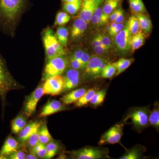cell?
<instances>
[{
    "instance_id": "44dd1931",
    "label": "cell",
    "mask_w": 159,
    "mask_h": 159,
    "mask_svg": "<svg viewBox=\"0 0 159 159\" xmlns=\"http://www.w3.org/2000/svg\"><path fill=\"white\" fill-rule=\"evenodd\" d=\"M145 41V34L142 31L131 35L130 42L131 50L133 52L136 51L144 44Z\"/></svg>"
},
{
    "instance_id": "ee69618b",
    "label": "cell",
    "mask_w": 159,
    "mask_h": 159,
    "mask_svg": "<svg viewBox=\"0 0 159 159\" xmlns=\"http://www.w3.org/2000/svg\"><path fill=\"white\" fill-rule=\"evenodd\" d=\"M91 56L87 52L84 51L82 57L80 59L79 61L80 63V64L81 66H82L84 70H85L86 66L88 63Z\"/></svg>"
},
{
    "instance_id": "60d3db41",
    "label": "cell",
    "mask_w": 159,
    "mask_h": 159,
    "mask_svg": "<svg viewBox=\"0 0 159 159\" xmlns=\"http://www.w3.org/2000/svg\"><path fill=\"white\" fill-rule=\"evenodd\" d=\"M26 154L24 151H16L14 152L9 155L8 159H25Z\"/></svg>"
},
{
    "instance_id": "e575fe53",
    "label": "cell",
    "mask_w": 159,
    "mask_h": 159,
    "mask_svg": "<svg viewBox=\"0 0 159 159\" xmlns=\"http://www.w3.org/2000/svg\"><path fill=\"white\" fill-rule=\"evenodd\" d=\"M71 17L65 11H60L57 13L55 19V25L63 26L70 21Z\"/></svg>"
},
{
    "instance_id": "8992f818",
    "label": "cell",
    "mask_w": 159,
    "mask_h": 159,
    "mask_svg": "<svg viewBox=\"0 0 159 159\" xmlns=\"http://www.w3.org/2000/svg\"><path fill=\"white\" fill-rule=\"evenodd\" d=\"M74 158L77 159H101L107 158L108 149L92 146H86L72 152Z\"/></svg>"
},
{
    "instance_id": "5b68a950",
    "label": "cell",
    "mask_w": 159,
    "mask_h": 159,
    "mask_svg": "<svg viewBox=\"0 0 159 159\" xmlns=\"http://www.w3.org/2000/svg\"><path fill=\"white\" fill-rule=\"evenodd\" d=\"M65 55L48 59L46 63L43 80H45L49 77L61 75L66 70L68 65V60Z\"/></svg>"
},
{
    "instance_id": "d6a6232c",
    "label": "cell",
    "mask_w": 159,
    "mask_h": 159,
    "mask_svg": "<svg viewBox=\"0 0 159 159\" xmlns=\"http://www.w3.org/2000/svg\"><path fill=\"white\" fill-rule=\"evenodd\" d=\"M116 68L113 63H108L103 69L99 77L104 78H111L116 75Z\"/></svg>"
},
{
    "instance_id": "1f68e13d",
    "label": "cell",
    "mask_w": 159,
    "mask_h": 159,
    "mask_svg": "<svg viewBox=\"0 0 159 159\" xmlns=\"http://www.w3.org/2000/svg\"><path fill=\"white\" fill-rule=\"evenodd\" d=\"M81 2L63 3V9L68 14L74 15L80 10Z\"/></svg>"
},
{
    "instance_id": "f907efd6",
    "label": "cell",
    "mask_w": 159,
    "mask_h": 159,
    "mask_svg": "<svg viewBox=\"0 0 159 159\" xmlns=\"http://www.w3.org/2000/svg\"><path fill=\"white\" fill-rule=\"evenodd\" d=\"M38 157L36 155L34 154L32 152H31V153L28 154H26L25 159H38Z\"/></svg>"
},
{
    "instance_id": "681fc988",
    "label": "cell",
    "mask_w": 159,
    "mask_h": 159,
    "mask_svg": "<svg viewBox=\"0 0 159 159\" xmlns=\"http://www.w3.org/2000/svg\"><path fill=\"white\" fill-rule=\"evenodd\" d=\"M92 45L93 48V47H96V46H103L102 45V44H101V42H100V40H99L98 35H97V36H95V37L93 39V40H92Z\"/></svg>"
},
{
    "instance_id": "e0dca14e",
    "label": "cell",
    "mask_w": 159,
    "mask_h": 159,
    "mask_svg": "<svg viewBox=\"0 0 159 159\" xmlns=\"http://www.w3.org/2000/svg\"><path fill=\"white\" fill-rule=\"evenodd\" d=\"M145 146L137 145L125 151L119 159H139L143 157V153L146 151Z\"/></svg>"
},
{
    "instance_id": "9a60e30c",
    "label": "cell",
    "mask_w": 159,
    "mask_h": 159,
    "mask_svg": "<svg viewBox=\"0 0 159 159\" xmlns=\"http://www.w3.org/2000/svg\"><path fill=\"white\" fill-rule=\"evenodd\" d=\"M107 61L105 58H103L101 56L96 55L91 56L88 63L86 66L85 68V73L91 76H95V73L99 66L102 62Z\"/></svg>"
},
{
    "instance_id": "f546056e",
    "label": "cell",
    "mask_w": 159,
    "mask_h": 159,
    "mask_svg": "<svg viewBox=\"0 0 159 159\" xmlns=\"http://www.w3.org/2000/svg\"><path fill=\"white\" fill-rule=\"evenodd\" d=\"M121 0H104L102 7L104 14L109 16L110 14L117 9Z\"/></svg>"
},
{
    "instance_id": "9c48e42d",
    "label": "cell",
    "mask_w": 159,
    "mask_h": 159,
    "mask_svg": "<svg viewBox=\"0 0 159 159\" xmlns=\"http://www.w3.org/2000/svg\"><path fill=\"white\" fill-rule=\"evenodd\" d=\"M104 0H82L80 11L77 18L85 21L88 24L90 22L94 11L101 6Z\"/></svg>"
},
{
    "instance_id": "d590c367",
    "label": "cell",
    "mask_w": 159,
    "mask_h": 159,
    "mask_svg": "<svg viewBox=\"0 0 159 159\" xmlns=\"http://www.w3.org/2000/svg\"><path fill=\"white\" fill-rule=\"evenodd\" d=\"M62 77L64 81H65L74 79L76 77H81V74L80 70L70 67V68L66 70L64 75Z\"/></svg>"
},
{
    "instance_id": "5bb4252c",
    "label": "cell",
    "mask_w": 159,
    "mask_h": 159,
    "mask_svg": "<svg viewBox=\"0 0 159 159\" xmlns=\"http://www.w3.org/2000/svg\"><path fill=\"white\" fill-rule=\"evenodd\" d=\"M19 147L20 143L14 138L8 137L0 150V155L5 159H8L9 155L17 151Z\"/></svg>"
},
{
    "instance_id": "cb8c5ba5",
    "label": "cell",
    "mask_w": 159,
    "mask_h": 159,
    "mask_svg": "<svg viewBox=\"0 0 159 159\" xmlns=\"http://www.w3.org/2000/svg\"><path fill=\"white\" fill-rule=\"evenodd\" d=\"M125 25L131 35H134L142 31L139 25V20L134 14L132 15L129 18Z\"/></svg>"
},
{
    "instance_id": "7dc6e473",
    "label": "cell",
    "mask_w": 159,
    "mask_h": 159,
    "mask_svg": "<svg viewBox=\"0 0 159 159\" xmlns=\"http://www.w3.org/2000/svg\"><path fill=\"white\" fill-rule=\"evenodd\" d=\"M124 19H125V13H124V11L122 9L114 22L117 24L122 23L124 22Z\"/></svg>"
},
{
    "instance_id": "836d02e7",
    "label": "cell",
    "mask_w": 159,
    "mask_h": 159,
    "mask_svg": "<svg viewBox=\"0 0 159 159\" xmlns=\"http://www.w3.org/2000/svg\"><path fill=\"white\" fill-rule=\"evenodd\" d=\"M81 82V77L64 81L63 92H67L75 89L80 85Z\"/></svg>"
},
{
    "instance_id": "603a6c76",
    "label": "cell",
    "mask_w": 159,
    "mask_h": 159,
    "mask_svg": "<svg viewBox=\"0 0 159 159\" xmlns=\"http://www.w3.org/2000/svg\"><path fill=\"white\" fill-rule=\"evenodd\" d=\"M39 135L40 143L46 145L49 142L54 141V139L49 132L46 122L42 123L39 129Z\"/></svg>"
},
{
    "instance_id": "52a82bcc",
    "label": "cell",
    "mask_w": 159,
    "mask_h": 159,
    "mask_svg": "<svg viewBox=\"0 0 159 159\" xmlns=\"http://www.w3.org/2000/svg\"><path fill=\"white\" fill-rule=\"evenodd\" d=\"M123 124H116L102 135L98 144L102 145L119 143L123 135Z\"/></svg>"
},
{
    "instance_id": "f1b7e54d",
    "label": "cell",
    "mask_w": 159,
    "mask_h": 159,
    "mask_svg": "<svg viewBox=\"0 0 159 159\" xmlns=\"http://www.w3.org/2000/svg\"><path fill=\"white\" fill-rule=\"evenodd\" d=\"M106 94L107 90L104 89L97 91L90 101V104L93 107L101 105L105 99Z\"/></svg>"
},
{
    "instance_id": "d6986e66",
    "label": "cell",
    "mask_w": 159,
    "mask_h": 159,
    "mask_svg": "<svg viewBox=\"0 0 159 159\" xmlns=\"http://www.w3.org/2000/svg\"><path fill=\"white\" fill-rule=\"evenodd\" d=\"M139 20L141 31L145 34H148L152 29V23L148 16L144 14L133 12Z\"/></svg>"
},
{
    "instance_id": "7402d4cb",
    "label": "cell",
    "mask_w": 159,
    "mask_h": 159,
    "mask_svg": "<svg viewBox=\"0 0 159 159\" xmlns=\"http://www.w3.org/2000/svg\"><path fill=\"white\" fill-rule=\"evenodd\" d=\"M27 119L23 115L18 116L11 122V129L12 133L18 134L27 125Z\"/></svg>"
},
{
    "instance_id": "4fadbf2b",
    "label": "cell",
    "mask_w": 159,
    "mask_h": 159,
    "mask_svg": "<svg viewBox=\"0 0 159 159\" xmlns=\"http://www.w3.org/2000/svg\"><path fill=\"white\" fill-rule=\"evenodd\" d=\"M42 122H31L27 124L19 133V140L21 145H25V142L31 135L39 130Z\"/></svg>"
},
{
    "instance_id": "30bf717a",
    "label": "cell",
    "mask_w": 159,
    "mask_h": 159,
    "mask_svg": "<svg viewBox=\"0 0 159 159\" xmlns=\"http://www.w3.org/2000/svg\"><path fill=\"white\" fill-rule=\"evenodd\" d=\"M131 36L125 25L123 29L114 37L113 43L117 51L125 54L130 50Z\"/></svg>"
},
{
    "instance_id": "8d00e7d4",
    "label": "cell",
    "mask_w": 159,
    "mask_h": 159,
    "mask_svg": "<svg viewBox=\"0 0 159 159\" xmlns=\"http://www.w3.org/2000/svg\"><path fill=\"white\" fill-rule=\"evenodd\" d=\"M26 142L27 143V147L31 151L34 146H36L40 143L39 130L31 135L27 139Z\"/></svg>"
},
{
    "instance_id": "bcb514c9",
    "label": "cell",
    "mask_w": 159,
    "mask_h": 159,
    "mask_svg": "<svg viewBox=\"0 0 159 159\" xmlns=\"http://www.w3.org/2000/svg\"><path fill=\"white\" fill-rule=\"evenodd\" d=\"M122 9V8H121V7H119V8H117L116 9H115L114 11H113L110 14L109 19L112 22L115 21V20L116 19L118 15L120 13V11H121Z\"/></svg>"
},
{
    "instance_id": "4316f807",
    "label": "cell",
    "mask_w": 159,
    "mask_h": 159,
    "mask_svg": "<svg viewBox=\"0 0 159 159\" xmlns=\"http://www.w3.org/2000/svg\"><path fill=\"white\" fill-rule=\"evenodd\" d=\"M56 36L60 43L63 47H66L68 40L69 31L68 29L62 26H59L56 31Z\"/></svg>"
},
{
    "instance_id": "8fae6325",
    "label": "cell",
    "mask_w": 159,
    "mask_h": 159,
    "mask_svg": "<svg viewBox=\"0 0 159 159\" xmlns=\"http://www.w3.org/2000/svg\"><path fill=\"white\" fill-rule=\"evenodd\" d=\"M43 86L39 87L28 97L25 103L24 111L27 116H30L35 110L38 102L43 95Z\"/></svg>"
},
{
    "instance_id": "3957f363",
    "label": "cell",
    "mask_w": 159,
    "mask_h": 159,
    "mask_svg": "<svg viewBox=\"0 0 159 159\" xmlns=\"http://www.w3.org/2000/svg\"><path fill=\"white\" fill-rule=\"evenodd\" d=\"M42 39L47 60L66 55L63 46L60 43L52 29L47 28L43 33Z\"/></svg>"
},
{
    "instance_id": "ac0fdd59",
    "label": "cell",
    "mask_w": 159,
    "mask_h": 159,
    "mask_svg": "<svg viewBox=\"0 0 159 159\" xmlns=\"http://www.w3.org/2000/svg\"><path fill=\"white\" fill-rule=\"evenodd\" d=\"M87 90V89L84 88L74 90L63 96L62 98H61V100L62 103L66 105L74 103L82 97Z\"/></svg>"
},
{
    "instance_id": "ba28073f",
    "label": "cell",
    "mask_w": 159,
    "mask_h": 159,
    "mask_svg": "<svg viewBox=\"0 0 159 159\" xmlns=\"http://www.w3.org/2000/svg\"><path fill=\"white\" fill-rule=\"evenodd\" d=\"M63 78L61 75L49 77L46 80L43 86L44 95H59L63 92Z\"/></svg>"
},
{
    "instance_id": "ab89813d",
    "label": "cell",
    "mask_w": 159,
    "mask_h": 159,
    "mask_svg": "<svg viewBox=\"0 0 159 159\" xmlns=\"http://www.w3.org/2000/svg\"><path fill=\"white\" fill-rule=\"evenodd\" d=\"M68 65L70 66V67L72 68L79 70H84L80 63L79 61L76 59L72 55L70 57V59L68 60Z\"/></svg>"
},
{
    "instance_id": "277c9868",
    "label": "cell",
    "mask_w": 159,
    "mask_h": 159,
    "mask_svg": "<svg viewBox=\"0 0 159 159\" xmlns=\"http://www.w3.org/2000/svg\"><path fill=\"white\" fill-rule=\"evenodd\" d=\"M149 107H133L131 109L124 119L125 122L128 119L131 120L133 128L138 132L140 133L148 125Z\"/></svg>"
},
{
    "instance_id": "484cf974",
    "label": "cell",
    "mask_w": 159,
    "mask_h": 159,
    "mask_svg": "<svg viewBox=\"0 0 159 159\" xmlns=\"http://www.w3.org/2000/svg\"><path fill=\"white\" fill-rule=\"evenodd\" d=\"M97 92V89H91L87 90L82 97L75 102V106L77 107H80L87 105Z\"/></svg>"
},
{
    "instance_id": "74e56055",
    "label": "cell",
    "mask_w": 159,
    "mask_h": 159,
    "mask_svg": "<svg viewBox=\"0 0 159 159\" xmlns=\"http://www.w3.org/2000/svg\"><path fill=\"white\" fill-rule=\"evenodd\" d=\"M109 17H99L93 15L91 17L90 22L94 26L97 27L104 25L108 23Z\"/></svg>"
},
{
    "instance_id": "f35d334b",
    "label": "cell",
    "mask_w": 159,
    "mask_h": 159,
    "mask_svg": "<svg viewBox=\"0 0 159 159\" xmlns=\"http://www.w3.org/2000/svg\"><path fill=\"white\" fill-rule=\"evenodd\" d=\"M97 35L100 40L101 44L107 48L109 50L112 47V43L110 39L108 36L104 34H99Z\"/></svg>"
},
{
    "instance_id": "d4e9b609",
    "label": "cell",
    "mask_w": 159,
    "mask_h": 159,
    "mask_svg": "<svg viewBox=\"0 0 159 159\" xmlns=\"http://www.w3.org/2000/svg\"><path fill=\"white\" fill-rule=\"evenodd\" d=\"M134 59L133 58H122L119 59L116 62L113 63V65L116 68V76H118L119 74H122L134 62Z\"/></svg>"
},
{
    "instance_id": "7c38bea8",
    "label": "cell",
    "mask_w": 159,
    "mask_h": 159,
    "mask_svg": "<svg viewBox=\"0 0 159 159\" xmlns=\"http://www.w3.org/2000/svg\"><path fill=\"white\" fill-rule=\"evenodd\" d=\"M66 109L67 107L62 102L57 100H52L48 102L43 107L39 117L47 116Z\"/></svg>"
},
{
    "instance_id": "b9f144b4",
    "label": "cell",
    "mask_w": 159,
    "mask_h": 159,
    "mask_svg": "<svg viewBox=\"0 0 159 159\" xmlns=\"http://www.w3.org/2000/svg\"><path fill=\"white\" fill-rule=\"evenodd\" d=\"M94 52L99 56H104L108 54L109 49L107 48L104 46H99L93 47Z\"/></svg>"
},
{
    "instance_id": "7a4b0ae2",
    "label": "cell",
    "mask_w": 159,
    "mask_h": 159,
    "mask_svg": "<svg viewBox=\"0 0 159 159\" xmlns=\"http://www.w3.org/2000/svg\"><path fill=\"white\" fill-rule=\"evenodd\" d=\"M22 88V86L10 73L5 59L0 54V98L3 109L6 105V95L9 91Z\"/></svg>"
},
{
    "instance_id": "c3c4849f",
    "label": "cell",
    "mask_w": 159,
    "mask_h": 159,
    "mask_svg": "<svg viewBox=\"0 0 159 159\" xmlns=\"http://www.w3.org/2000/svg\"><path fill=\"white\" fill-rule=\"evenodd\" d=\"M84 51L82 49H78L74 52L72 56L75 57L76 59L79 60L82 57Z\"/></svg>"
},
{
    "instance_id": "816d5d0a",
    "label": "cell",
    "mask_w": 159,
    "mask_h": 159,
    "mask_svg": "<svg viewBox=\"0 0 159 159\" xmlns=\"http://www.w3.org/2000/svg\"><path fill=\"white\" fill-rule=\"evenodd\" d=\"M63 3H77L82 2V0H61Z\"/></svg>"
},
{
    "instance_id": "f5cc1de1",
    "label": "cell",
    "mask_w": 159,
    "mask_h": 159,
    "mask_svg": "<svg viewBox=\"0 0 159 159\" xmlns=\"http://www.w3.org/2000/svg\"><path fill=\"white\" fill-rule=\"evenodd\" d=\"M116 25L117 23H116L115 22H113L110 25L108 31H110V30H111V29H112L113 28H115V27H116Z\"/></svg>"
},
{
    "instance_id": "f6af8a7d",
    "label": "cell",
    "mask_w": 159,
    "mask_h": 159,
    "mask_svg": "<svg viewBox=\"0 0 159 159\" xmlns=\"http://www.w3.org/2000/svg\"><path fill=\"white\" fill-rule=\"evenodd\" d=\"M46 154H47V150H46L45 145L42 144L40 147L35 152V154L38 157H39L40 158L45 159Z\"/></svg>"
},
{
    "instance_id": "83f0119b",
    "label": "cell",
    "mask_w": 159,
    "mask_h": 159,
    "mask_svg": "<svg viewBox=\"0 0 159 159\" xmlns=\"http://www.w3.org/2000/svg\"><path fill=\"white\" fill-rule=\"evenodd\" d=\"M129 7L133 12L144 14L147 12L142 0H128Z\"/></svg>"
},
{
    "instance_id": "ffe728a7",
    "label": "cell",
    "mask_w": 159,
    "mask_h": 159,
    "mask_svg": "<svg viewBox=\"0 0 159 159\" xmlns=\"http://www.w3.org/2000/svg\"><path fill=\"white\" fill-rule=\"evenodd\" d=\"M148 125L152 126L158 131L159 129V102H156L152 110L149 112L148 116Z\"/></svg>"
},
{
    "instance_id": "7bdbcfd3",
    "label": "cell",
    "mask_w": 159,
    "mask_h": 159,
    "mask_svg": "<svg viewBox=\"0 0 159 159\" xmlns=\"http://www.w3.org/2000/svg\"><path fill=\"white\" fill-rule=\"evenodd\" d=\"M125 25L122 23H119V24H117L116 25L115 28H113L110 31H108L109 33L110 34L111 36L112 37H115L117 34L120 32L121 30L123 29V28L125 27Z\"/></svg>"
},
{
    "instance_id": "6da1fadb",
    "label": "cell",
    "mask_w": 159,
    "mask_h": 159,
    "mask_svg": "<svg viewBox=\"0 0 159 159\" xmlns=\"http://www.w3.org/2000/svg\"><path fill=\"white\" fill-rule=\"evenodd\" d=\"M27 0H0V28L9 30L14 26Z\"/></svg>"
},
{
    "instance_id": "2e32d148",
    "label": "cell",
    "mask_w": 159,
    "mask_h": 159,
    "mask_svg": "<svg viewBox=\"0 0 159 159\" xmlns=\"http://www.w3.org/2000/svg\"><path fill=\"white\" fill-rule=\"evenodd\" d=\"M88 24L85 21L77 18L74 21L71 29V38L76 39L82 36L87 28Z\"/></svg>"
},
{
    "instance_id": "4dcf8cb0",
    "label": "cell",
    "mask_w": 159,
    "mask_h": 159,
    "mask_svg": "<svg viewBox=\"0 0 159 159\" xmlns=\"http://www.w3.org/2000/svg\"><path fill=\"white\" fill-rule=\"evenodd\" d=\"M47 154L45 159H50L55 156L59 148L58 143L52 141L45 145Z\"/></svg>"
}]
</instances>
